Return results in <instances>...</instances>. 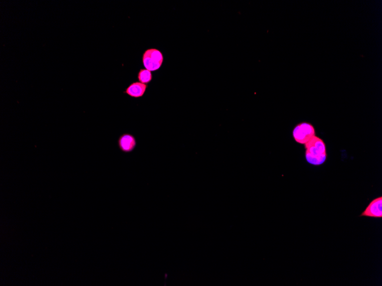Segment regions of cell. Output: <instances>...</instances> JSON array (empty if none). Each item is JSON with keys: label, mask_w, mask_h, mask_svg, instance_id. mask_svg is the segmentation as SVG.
I'll use <instances>...</instances> for the list:
<instances>
[{"label": "cell", "mask_w": 382, "mask_h": 286, "mask_svg": "<svg viewBox=\"0 0 382 286\" xmlns=\"http://www.w3.org/2000/svg\"><path fill=\"white\" fill-rule=\"evenodd\" d=\"M292 136L298 144L305 145L316 136V129L309 122H300L294 128Z\"/></svg>", "instance_id": "cell-2"}, {"label": "cell", "mask_w": 382, "mask_h": 286, "mask_svg": "<svg viewBox=\"0 0 382 286\" xmlns=\"http://www.w3.org/2000/svg\"><path fill=\"white\" fill-rule=\"evenodd\" d=\"M138 78L139 82L144 84H148L152 79V74L151 71L146 69H142L138 73Z\"/></svg>", "instance_id": "cell-7"}, {"label": "cell", "mask_w": 382, "mask_h": 286, "mask_svg": "<svg viewBox=\"0 0 382 286\" xmlns=\"http://www.w3.org/2000/svg\"><path fill=\"white\" fill-rule=\"evenodd\" d=\"M305 146V158L309 164L320 166L324 164L327 159L324 142L317 136L314 137Z\"/></svg>", "instance_id": "cell-1"}, {"label": "cell", "mask_w": 382, "mask_h": 286, "mask_svg": "<svg viewBox=\"0 0 382 286\" xmlns=\"http://www.w3.org/2000/svg\"><path fill=\"white\" fill-rule=\"evenodd\" d=\"M360 217L374 218H382V197L373 200L362 213Z\"/></svg>", "instance_id": "cell-5"}, {"label": "cell", "mask_w": 382, "mask_h": 286, "mask_svg": "<svg viewBox=\"0 0 382 286\" xmlns=\"http://www.w3.org/2000/svg\"><path fill=\"white\" fill-rule=\"evenodd\" d=\"M163 61L162 54L156 49H147L142 55L143 64L146 69L150 71L160 69Z\"/></svg>", "instance_id": "cell-3"}, {"label": "cell", "mask_w": 382, "mask_h": 286, "mask_svg": "<svg viewBox=\"0 0 382 286\" xmlns=\"http://www.w3.org/2000/svg\"><path fill=\"white\" fill-rule=\"evenodd\" d=\"M118 148L124 153L132 152L137 146L136 138L130 133L121 135L118 139Z\"/></svg>", "instance_id": "cell-4"}, {"label": "cell", "mask_w": 382, "mask_h": 286, "mask_svg": "<svg viewBox=\"0 0 382 286\" xmlns=\"http://www.w3.org/2000/svg\"><path fill=\"white\" fill-rule=\"evenodd\" d=\"M148 85L140 82H134L130 84L124 93L134 98H141L144 95Z\"/></svg>", "instance_id": "cell-6"}]
</instances>
